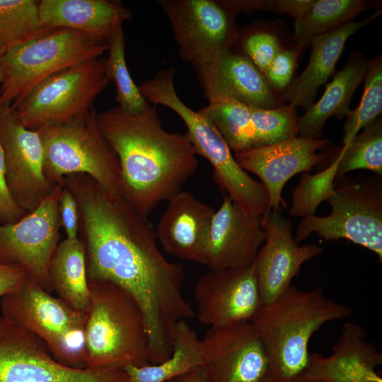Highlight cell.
Instances as JSON below:
<instances>
[{
  "instance_id": "74e56055",
  "label": "cell",
  "mask_w": 382,
  "mask_h": 382,
  "mask_svg": "<svg viewBox=\"0 0 382 382\" xmlns=\"http://www.w3.org/2000/svg\"><path fill=\"white\" fill-rule=\"evenodd\" d=\"M300 50L297 46L295 49L282 48L264 71L265 78L277 95L291 83Z\"/></svg>"
},
{
  "instance_id": "f1b7e54d",
  "label": "cell",
  "mask_w": 382,
  "mask_h": 382,
  "mask_svg": "<svg viewBox=\"0 0 382 382\" xmlns=\"http://www.w3.org/2000/svg\"><path fill=\"white\" fill-rule=\"evenodd\" d=\"M250 109V106L226 98L209 101L199 112L214 124L236 154L257 147Z\"/></svg>"
},
{
  "instance_id": "8fae6325",
  "label": "cell",
  "mask_w": 382,
  "mask_h": 382,
  "mask_svg": "<svg viewBox=\"0 0 382 382\" xmlns=\"http://www.w3.org/2000/svg\"><path fill=\"white\" fill-rule=\"evenodd\" d=\"M0 382H129L124 370L73 369L57 361L46 344L0 316Z\"/></svg>"
},
{
  "instance_id": "3957f363",
  "label": "cell",
  "mask_w": 382,
  "mask_h": 382,
  "mask_svg": "<svg viewBox=\"0 0 382 382\" xmlns=\"http://www.w3.org/2000/svg\"><path fill=\"white\" fill-rule=\"evenodd\" d=\"M352 311L328 296L322 286L306 291L291 285L262 305L250 323L266 353L272 380L297 379L307 365L313 335L328 322L349 317Z\"/></svg>"
},
{
  "instance_id": "7a4b0ae2",
  "label": "cell",
  "mask_w": 382,
  "mask_h": 382,
  "mask_svg": "<svg viewBox=\"0 0 382 382\" xmlns=\"http://www.w3.org/2000/svg\"><path fill=\"white\" fill-rule=\"evenodd\" d=\"M98 121L119 160L121 197L144 218L197 170L187 134L166 131L150 104L139 114L117 106L98 114Z\"/></svg>"
},
{
  "instance_id": "9c48e42d",
  "label": "cell",
  "mask_w": 382,
  "mask_h": 382,
  "mask_svg": "<svg viewBox=\"0 0 382 382\" xmlns=\"http://www.w3.org/2000/svg\"><path fill=\"white\" fill-rule=\"evenodd\" d=\"M337 185L325 200L331 207L327 216L303 217L294 238L299 243L311 233L324 241L345 238L374 252L382 260V182L379 175L361 177Z\"/></svg>"
},
{
  "instance_id": "30bf717a",
  "label": "cell",
  "mask_w": 382,
  "mask_h": 382,
  "mask_svg": "<svg viewBox=\"0 0 382 382\" xmlns=\"http://www.w3.org/2000/svg\"><path fill=\"white\" fill-rule=\"evenodd\" d=\"M106 59L87 60L47 79L11 105L16 117L26 128L37 131L86 115L111 82Z\"/></svg>"
},
{
  "instance_id": "9a60e30c",
  "label": "cell",
  "mask_w": 382,
  "mask_h": 382,
  "mask_svg": "<svg viewBox=\"0 0 382 382\" xmlns=\"http://www.w3.org/2000/svg\"><path fill=\"white\" fill-rule=\"evenodd\" d=\"M200 347L206 382L272 379L268 359L250 322L209 328Z\"/></svg>"
},
{
  "instance_id": "4316f807",
  "label": "cell",
  "mask_w": 382,
  "mask_h": 382,
  "mask_svg": "<svg viewBox=\"0 0 382 382\" xmlns=\"http://www.w3.org/2000/svg\"><path fill=\"white\" fill-rule=\"evenodd\" d=\"M202 366L200 339L185 320L175 327L173 352L164 361L124 369L129 382H166Z\"/></svg>"
},
{
  "instance_id": "b9f144b4",
  "label": "cell",
  "mask_w": 382,
  "mask_h": 382,
  "mask_svg": "<svg viewBox=\"0 0 382 382\" xmlns=\"http://www.w3.org/2000/svg\"><path fill=\"white\" fill-rule=\"evenodd\" d=\"M178 382H206L202 366L180 377V380Z\"/></svg>"
},
{
  "instance_id": "ee69618b",
  "label": "cell",
  "mask_w": 382,
  "mask_h": 382,
  "mask_svg": "<svg viewBox=\"0 0 382 382\" xmlns=\"http://www.w3.org/2000/svg\"><path fill=\"white\" fill-rule=\"evenodd\" d=\"M3 80V70H2V67H1V63H0V84L1 83Z\"/></svg>"
},
{
  "instance_id": "f6af8a7d",
  "label": "cell",
  "mask_w": 382,
  "mask_h": 382,
  "mask_svg": "<svg viewBox=\"0 0 382 382\" xmlns=\"http://www.w3.org/2000/svg\"><path fill=\"white\" fill-rule=\"evenodd\" d=\"M265 382H273V381L272 379H269V380L266 381Z\"/></svg>"
},
{
  "instance_id": "7bdbcfd3",
  "label": "cell",
  "mask_w": 382,
  "mask_h": 382,
  "mask_svg": "<svg viewBox=\"0 0 382 382\" xmlns=\"http://www.w3.org/2000/svg\"><path fill=\"white\" fill-rule=\"evenodd\" d=\"M273 382H318V381H299V380H288V381H273Z\"/></svg>"
},
{
  "instance_id": "5bb4252c",
  "label": "cell",
  "mask_w": 382,
  "mask_h": 382,
  "mask_svg": "<svg viewBox=\"0 0 382 382\" xmlns=\"http://www.w3.org/2000/svg\"><path fill=\"white\" fill-rule=\"evenodd\" d=\"M0 144L10 192L18 206L31 212L57 184L44 174V152L38 132L26 128L9 105L0 107Z\"/></svg>"
},
{
  "instance_id": "484cf974",
  "label": "cell",
  "mask_w": 382,
  "mask_h": 382,
  "mask_svg": "<svg viewBox=\"0 0 382 382\" xmlns=\"http://www.w3.org/2000/svg\"><path fill=\"white\" fill-rule=\"evenodd\" d=\"M52 291L73 308L86 313L89 303L85 247L79 238L58 243L49 270Z\"/></svg>"
},
{
  "instance_id": "1f68e13d",
  "label": "cell",
  "mask_w": 382,
  "mask_h": 382,
  "mask_svg": "<svg viewBox=\"0 0 382 382\" xmlns=\"http://www.w3.org/2000/svg\"><path fill=\"white\" fill-rule=\"evenodd\" d=\"M340 158L337 179L358 169H366L382 175V120L378 117L363 128L349 144L343 145Z\"/></svg>"
},
{
  "instance_id": "836d02e7",
  "label": "cell",
  "mask_w": 382,
  "mask_h": 382,
  "mask_svg": "<svg viewBox=\"0 0 382 382\" xmlns=\"http://www.w3.org/2000/svg\"><path fill=\"white\" fill-rule=\"evenodd\" d=\"M250 117L257 147L298 135L296 108L289 104L270 109L250 107Z\"/></svg>"
},
{
  "instance_id": "603a6c76",
  "label": "cell",
  "mask_w": 382,
  "mask_h": 382,
  "mask_svg": "<svg viewBox=\"0 0 382 382\" xmlns=\"http://www.w3.org/2000/svg\"><path fill=\"white\" fill-rule=\"evenodd\" d=\"M381 14L378 10L361 21H349L311 39L308 64L300 76L278 97L280 104L305 109L311 106L319 88L335 72L348 38Z\"/></svg>"
},
{
  "instance_id": "8992f818",
  "label": "cell",
  "mask_w": 382,
  "mask_h": 382,
  "mask_svg": "<svg viewBox=\"0 0 382 382\" xmlns=\"http://www.w3.org/2000/svg\"><path fill=\"white\" fill-rule=\"evenodd\" d=\"M108 50V42L68 28H51L18 45L0 59V107L19 103L47 79Z\"/></svg>"
},
{
  "instance_id": "ffe728a7",
  "label": "cell",
  "mask_w": 382,
  "mask_h": 382,
  "mask_svg": "<svg viewBox=\"0 0 382 382\" xmlns=\"http://www.w3.org/2000/svg\"><path fill=\"white\" fill-rule=\"evenodd\" d=\"M193 66L209 102L228 98L265 109L281 105L262 73L241 52L223 49Z\"/></svg>"
},
{
  "instance_id": "e575fe53",
  "label": "cell",
  "mask_w": 382,
  "mask_h": 382,
  "mask_svg": "<svg viewBox=\"0 0 382 382\" xmlns=\"http://www.w3.org/2000/svg\"><path fill=\"white\" fill-rule=\"evenodd\" d=\"M339 160L337 155L328 168L318 173L302 174L298 185L292 190V204L289 212L291 216L306 217L314 215L318 205L334 192Z\"/></svg>"
},
{
  "instance_id": "4dcf8cb0",
  "label": "cell",
  "mask_w": 382,
  "mask_h": 382,
  "mask_svg": "<svg viewBox=\"0 0 382 382\" xmlns=\"http://www.w3.org/2000/svg\"><path fill=\"white\" fill-rule=\"evenodd\" d=\"M107 71L116 88L115 100L122 111L129 114L142 112L150 104L132 80L125 61V37L120 25L108 40Z\"/></svg>"
},
{
  "instance_id": "60d3db41",
  "label": "cell",
  "mask_w": 382,
  "mask_h": 382,
  "mask_svg": "<svg viewBox=\"0 0 382 382\" xmlns=\"http://www.w3.org/2000/svg\"><path fill=\"white\" fill-rule=\"evenodd\" d=\"M28 277L21 266L0 264V298L18 289Z\"/></svg>"
},
{
  "instance_id": "7c38bea8",
  "label": "cell",
  "mask_w": 382,
  "mask_h": 382,
  "mask_svg": "<svg viewBox=\"0 0 382 382\" xmlns=\"http://www.w3.org/2000/svg\"><path fill=\"white\" fill-rule=\"evenodd\" d=\"M168 17L182 59L204 63L221 50L231 49L240 33L236 13L218 0H158Z\"/></svg>"
},
{
  "instance_id": "f546056e",
  "label": "cell",
  "mask_w": 382,
  "mask_h": 382,
  "mask_svg": "<svg viewBox=\"0 0 382 382\" xmlns=\"http://www.w3.org/2000/svg\"><path fill=\"white\" fill-rule=\"evenodd\" d=\"M49 28L40 21L37 1L0 0V59Z\"/></svg>"
},
{
  "instance_id": "5b68a950",
  "label": "cell",
  "mask_w": 382,
  "mask_h": 382,
  "mask_svg": "<svg viewBox=\"0 0 382 382\" xmlns=\"http://www.w3.org/2000/svg\"><path fill=\"white\" fill-rule=\"evenodd\" d=\"M174 75L170 70L158 72L144 83L142 94L149 103L166 106L182 119L196 154L211 163L214 180L224 195L246 212L264 216L269 203L266 188L240 167L214 124L181 100L176 92Z\"/></svg>"
},
{
  "instance_id": "277c9868",
  "label": "cell",
  "mask_w": 382,
  "mask_h": 382,
  "mask_svg": "<svg viewBox=\"0 0 382 382\" xmlns=\"http://www.w3.org/2000/svg\"><path fill=\"white\" fill-rule=\"evenodd\" d=\"M84 326L86 369H121L149 361L146 321L135 299L105 281H88Z\"/></svg>"
},
{
  "instance_id": "d590c367",
  "label": "cell",
  "mask_w": 382,
  "mask_h": 382,
  "mask_svg": "<svg viewBox=\"0 0 382 382\" xmlns=\"http://www.w3.org/2000/svg\"><path fill=\"white\" fill-rule=\"evenodd\" d=\"M282 50L277 35L267 30H257L241 39V53L262 73Z\"/></svg>"
},
{
  "instance_id": "d4e9b609",
  "label": "cell",
  "mask_w": 382,
  "mask_h": 382,
  "mask_svg": "<svg viewBox=\"0 0 382 382\" xmlns=\"http://www.w3.org/2000/svg\"><path fill=\"white\" fill-rule=\"evenodd\" d=\"M369 60L361 52L349 54L343 68L337 71L319 100L298 118L299 137L319 139L326 120L331 116L342 119L350 112L349 103L357 87L364 81Z\"/></svg>"
},
{
  "instance_id": "d6a6232c",
  "label": "cell",
  "mask_w": 382,
  "mask_h": 382,
  "mask_svg": "<svg viewBox=\"0 0 382 382\" xmlns=\"http://www.w3.org/2000/svg\"><path fill=\"white\" fill-rule=\"evenodd\" d=\"M364 89L359 105L348 113L343 131L342 143L349 144L359 130L379 117L382 111L381 54L369 60Z\"/></svg>"
},
{
  "instance_id": "52a82bcc",
  "label": "cell",
  "mask_w": 382,
  "mask_h": 382,
  "mask_svg": "<svg viewBox=\"0 0 382 382\" xmlns=\"http://www.w3.org/2000/svg\"><path fill=\"white\" fill-rule=\"evenodd\" d=\"M98 115L93 105L83 116L37 130L43 147V172L55 185H62L68 175L86 174L121 197L119 160L100 129Z\"/></svg>"
},
{
  "instance_id": "44dd1931",
  "label": "cell",
  "mask_w": 382,
  "mask_h": 382,
  "mask_svg": "<svg viewBox=\"0 0 382 382\" xmlns=\"http://www.w3.org/2000/svg\"><path fill=\"white\" fill-rule=\"evenodd\" d=\"M361 325L345 323L332 354H309L307 365L296 380L318 382H382L376 369L382 364V353L367 340Z\"/></svg>"
},
{
  "instance_id": "2e32d148",
  "label": "cell",
  "mask_w": 382,
  "mask_h": 382,
  "mask_svg": "<svg viewBox=\"0 0 382 382\" xmlns=\"http://www.w3.org/2000/svg\"><path fill=\"white\" fill-rule=\"evenodd\" d=\"M194 296L197 317L209 328L250 322L261 306L254 262L209 270L196 282Z\"/></svg>"
},
{
  "instance_id": "4fadbf2b",
  "label": "cell",
  "mask_w": 382,
  "mask_h": 382,
  "mask_svg": "<svg viewBox=\"0 0 382 382\" xmlns=\"http://www.w3.org/2000/svg\"><path fill=\"white\" fill-rule=\"evenodd\" d=\"M62 190L57 184L35 210L15 223L0 225V264L23 267L29 278L52 294L49 270L58 245Z\"/></svg>"
},
{
  "instance_id": "6da1fadb",
  "label": "cell",
  "mask_w": 382,
  "mask_h": 382,
  "mask_svg": "<svg viewBox=\"0 0 382 382\" xmlns=\"http://www.w3.org/2000/svg\"><path fill=\"white\" fill-rule=\"evenodd\" d=\"M62 185L78 205L88 281L112 282L129 293L146 321L150 363L168 359L176 325L195 316L184 296L183 266L163 255L147 219L122 197L86 174L68 175Z\"/></svg>"
},
{
  "instance_id": "cb8c5ba5",
  "label": "cell",
  "mask_w": 382,
  "mask_h": 382,
  "mask_svg": "<svg viewBox=\"0 0 382 382\" xmlns=\"http://www.w3.org/2000/svg\"><path fill=\"white\" fill-rule=\"evenodd\" d=\"M37 8L44 26L77 30L104 42L132 18L131 11L117 1L41 0Z\"/></svg>"
},
{
  "instance_id": "83f0119b",
  "label": "cell",
  "mask_w": 382,
  "mask_h": 382,
  "mask_svg": "<svg viewBox=\"0 0 382 382\" xmlns=\"http://www.w3.org/2000/svg\"><path fill=\"white\" fill-rule=\"evenodd\" d=\"M369 4L363 0H313L306 11L294 20L296 46L301 50L313 37L353 21L367 9Z\"/></svg>"
},
{
  "instance_id": "8d00e7d4",
  "label": "cell",
  "mask_w": 382,
  "mask_h": 382,
  "mask_svg": "<svg viewBox=\"0 0 382 382\" xmlns=\"http://www.w3.org/2000/svg\"><path fill=\"white\" fill-rule=\"evenodd\" d=\"M226 9L235 13H252L270 11L287 14L295 19L300 17L313 3V0H219Z\"/></svg>"
},
{
  "instance_id": "e0dca14e",
  "label": "cell",
  "mask_w": 382,
  "mask_h": 382,
  "mask_svg": "<svg viewBox=\"0 0 382 382\" xmlns=\"http://www.w3.org/2000/svg\"><path fill=\"white\" fill-rule=\"evenodd\" d=\"M262 225L265 244L253 262L261 306L284 292L301 265L323 251L317 244L299 246L292 235L291 220L284 217L280 209L269 211L263 216Z\"/></svg>"
},
{
  "instance_id": "ab89813d",
  "label": "cell",
  "mask_w": 382,
  "mask_h": 382,
  "mask_svg": "<svg viewBox=\"0 0 382 382\" xmlns=\"http://www.w3.org/2000/svg\"><path fill=\"white\" fill-rule=\"evenodd\" d=\"M60 226L64 228L67 238L78 237L79 214L76 201L71 191L62 185L58 204Z\"/></svg>"
},
{
  "instance_id": "7402d4cb",
  "label": "cell",
  "mask_w": 382,
  "mask_h": 382,
  "mask_svg": "<svg viewBox=\"0 0 382 382\" xmlns=\"http://www.w3.org/2000/svg\"><path fill=\"white\" fill-rule=\"evenodd\" d=\"M154 229L157 241L168 253L204 265L213 208L191 192L173 195Z\"/></svg>"
},
{
  "instance_id": "ba28073f",
  "label": "cell",
  "mask_w": 382,
  "mask_h": 382,
  "mask_svg": "<svg viewBox=\"0 0 382 382\" xmlns=\"http://www.w3.org/2000/svg\"><path fill=\"white\" fill-rule=\"evenodd\" d=\"M1 308L4 317L41 339L57 361L73 369H86V313L54 296L28 277L1 298Z\"/></svg>"
},
{
  "instance_id": "f35d334b",
  "label": "cell",
  "mask_w": 382,
  "mask_h": 382,
  "mask_svg": "<svg viewBox=\"0 0 382 382\" xmlns=\"http://www.w3.org/2000/svg\"><path fill=\"white\" fill-rule=\"evenodd\" d=\"M28 212L15 202L8 189L6 177V163L0 144V221L4 224H13L25 216Z\"/></svg>"
},
{
  "instance_id": "d6986e66",
  "label": "cell",
  "mask_w": 382,
  "mask_h": 382,
  "mask_svg": "<svg viewBox=\"0 0 382 382\" xmlns=\"http://www.w3.org/2000/svg\"><path fill=\"white\" fill-rule=\"evenodd\" d=\"M262 224L263 216L246 212L224 195L211 221L204 265L209 270L251 265L265 241Z\"/></svg>"
},
{
  "instance_id": "ac0fdd59",
  "label": "cell",
  "mask_w": 382,
  "mask_h": 382,
  "mask_svg": "<svg viewBox=\"0 0 382 382\" xmlns=\"http://www.w3.org/2000/svg\"><path fill=\"white\" fill-rule=\"evenodd\" d=\"M329 143L327 138L311 139L296 136L233 156L242 169L261 179L269 196L268 212L280 209V206L286 207L282 197L284 185L294 175L309 173L323 161L325 155L317 151Z\"/></svg>"
}]
</instances>
